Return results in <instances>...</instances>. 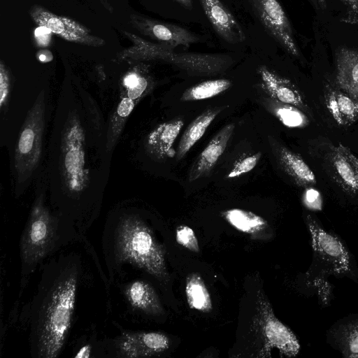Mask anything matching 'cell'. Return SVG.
<instances>
[{"label":"cell","instance_id":"1","mask_svg":"<svg viewBox=\"0 0 358 358\" xmlns=\"http://www.w3.org/2000/svg\"><path fill=\"white\" fill-rule=\"evenodd\" d=\"M110 316V284L86 234L43 260L1 325V343L15 334L29 358L65 356L71 342Z\"/></svg>","mask_w":358,"mask_h":358},{"label":"cell","instance_id":"2","mask_svg":"<svg viewBox=\"0 0 358 358\" xmlns=\"http://www.w3.org/2000/svg\"><path fill=\"white\" fill-rule=\"evenodd\" d=\"M101 250L109 283L130 272L147 274L162 283L169 280L166 246L136 208L122 206L109 213L102 229Z\"/></svg>","mask_w":358,"mask_h":358},{"label":"cell","instance_id":"3","mask_svg":"<svg viewBox=\"0 0 358 358\" xmlns=\"http://www.w3.org/2000/svg\"><path fill=\"white\" fill-rule=\"evenodd\" d=\"M81 234L47 205L43 194H38L20 240L19 292L24 289L43 260Z\"/></svg>","mask_w":358,"mask_h":358},{"label":"cell","instance_id":"4","mask_svg":"<svg viewBox=\"0 0 358 358\" xmlns=\"http://www.w3.org/2000/svg\"><path fill=\"white\" fill-rule=\"evenodd\" d=\"M312 250L310 264L304 273L311 277L347 278L358 282V264L352 252L337 234L326 228L312 212L303 215Z\"/></svg>","mask_w":358,"mask_h":358},{"label":"cell","instance_id":"5","mask_svg":"<svg viewBox=\"0 0 358 358\" xmlns=\"http://www.w3.org/2000/svg\"><path fill=\"white\" fill-rule=\"evenodd\" d=\"M138 274L127 273L109 283L110 317L125 327L157 317L164 312L157 291Z\"/></svg>","mask_w":358,"mask_h":358},{"label":"cell","instance_id":"6","mask_svg":"<svg viewBox=\"0 0 358 358\" xmlns=\"http://www.w3.org/2000/svg\"><path fill=\"white\" fill-rule=\"evenodd\" d=\"M170 345L169 338L161 331L131 329L109 316L100 329L95 358L150 357Z\"/></svg>","mask_w":358,"mask_h":358},{"label":"cell","instance_id":"7","mask_svg":"<svg viewBox=\"0 0 358 358\" xmlns=\"http://www.w3.org/2000/svg\"><path fill=\"white\" fill-rule=\"evenodd\" d=\"M133 45L121 52L124 59H159L180 69L197 73H214L226 67L231 62L227 55L177 52L174 48L164 43H153L131 33L124 32Z\"/></svg>","mask_w":358,"mask_h":358},{"label":"cell","instance_id":"8","mask_svg":"<svg viewBox=\"0 0 358 358\" xmlns=\"http://www.w3.org/2000/svg\"><path fill=\"white\" fill-rule=\"evenodd\" d=\"M45 93L38 95L29 109L19 134L14 155L17 181L25 182L38 166L44 130Z\"/></svg>","mask_w":358,"mask_h":358},{"label":"cell","instance_id":"9","mask_svg":"<svg viewBox=\"0 0 358 358\" xmlns=\"http://www.w3.org/2000/svg\"><path fill=\"white\" fill-rule=\"evenodd\" d=\"M253 326L263 343L259 357H270L273 349L278 350L281 357L289 358L300 352L301 346L297 336L275 317L268 301L259 293Z\"/></svg>","mask_w":358,"mask_h":358},{"label":"cell","instance_id":"10","mask_svg":"<svg viewBox=\"0 0 358 358\" xmlns=\"http://www.w3.org/2000/svg\"><path fill=\"white\" fill-rule=\"evenodd\" d=\"M34 22L68 41L93 47L103 45V39L94 36L87 27L70 18L55 15L47 9L34 6L29 11Z\"/></svg>","mask_w":358,"mask_h":358},{"label":"cell","instance_id":"11","mask_svg":"<svg viewBox=\"0 0 358 358\" xmlns=\"http://www.w3.org/2000/svg\"><path fill=\"white\" fill-rule=\"evenodd\" d=\"M259 17L266 30L294 57L299 50L289 21L278 0H253Z\"/></svg>","mask_w":358,"mask_h":358},{"label":"cell","instance_id":"12","mask_svg":"<svg viewBox=\"0 0 358 358\" xmlns=\"http://www.w3.org/2000/svg\"><path fill=\"white\" fill-rule=\"evenodd\" d=\"M329 158L336 182L353 201H358V158L341 143L331 148Z\"/></svg>","mask_w":358,"mask_h":358},{"label":"cell","instance_id":"13","mask_svg":"<svg viewBox=\"0 0 358 358\" xmlns=\"http://www.w3.org/2000/svg\"><path fill=\"white\" fill-rule=\"evenodd\" d=\"M131 23L142 34L176 48L178 45L189 47L199 41V38L189 30L178 25L152 20L141 16L131 15Z\"/></svg>","mask_w":358,"mask_h":358},{"label":"cell","instance_id":"14","mask_svg":"<svg viewBox=\"0 0 358 358\" xmlns=\"http://www.w3.org/2000/svg\"><path fill=\"white\" fill-rule=\"evenodd\" d=\"M325 340L343 358H358V312L334 322L326 332Z\"/></svg>","mask_w":358,"mask_h":358},{"label":"cell","instance_id":"15","mask_svg":"<svg viewBox=\"0 0 358 358\" xmlns=\"http://www.w3.org/2000/svg\"><path fill=\"white\" fill-rule=\"evenodd\" d=\"M212 26L224 41L238 43L245 36L238 22L220 0H199Z\"/></svg>","mask_w":358,"mask_h":358},{"label":"cell","instance_id":"16","mask_svg":"<svg viewBox=\"0 0 358 358\" xmlns=\"http://www.w3.org/2000/svg\"><path fill=\"white\" fill-rule=\"evenodd\" d=\"M258 73L262 87L271 98L293 105L304 113H309L303 96L289 80L280 76L265 66H261Z\"/></svg>","mask_w":358,"mask_h":358},{"label":"cell","instance_id":"17","mask_svg":"<svg viewBox=\"0 0 358 358\" xmlns=\"http://www.w3.org/2000/svg\"><path fill=\"white\" fill-rule=\"evenodd\" d=\"M234 128V124L224 126L209 141L190 169L188 178L189 182L206 177L210 173L224 153Z\"/></svg>","mask_w":358,"mask_h":358},{"label":"cell","instance_id":"18","mask_svg":"<svg viewBox=\"0 0 358 358\" xmlns=\"http://www.w3.org/2000/svg\"><path fill=\"white\" fill-rule=\"evenodd\" d=\"M325 104L333 119L340 126H350L358 120V100L343 90L328 87Z\"/></svg>","mask_w":358,"mask_h":358},{"label":"cell","instance_id":"19","mask_svg":"<svg viewBox=\"0 0 358 358\" xmlns=\"http://www.w3.org/2000/svg\"><path fill=\"white\" fill-rule=\"evenodd\" d=\"M336 64L338 87L358 100V51L342 48L337 53Z\"/></svg>","mask_w":358,"mask_h":358},{"label":"cell","instance_id":"20","mask_svg":"<svg viewBox=\"0 0 358 358\" xmlns=\"http://www.w3.org/2000/svg\"><path fill=\"white\" fill-rule=\"evenodd\" d=\"M275 150L281 167L297 185L306 188L316 184L315 173L300 155L282 145Z\"/></svg>","mask_w":358,"mask_h":358},{"label":"cell","instance_id":"21","mask_svg":"<svg viewBox=\"0 0 358 358\" xmlns=\"http://www.w3.org/2000/svg\"><path fill=\"white\" fill-rule=\"evenodd\" d=\"M184 125L180 119L159 124L148 136V145L158 157L172 158L176 155L173 144Z\"/></svg>","mask_w":358,"mask_h":358},{"label":"cell","instance_id":"22","mask_svg":"<svg viewBox=\"0 0 358 358\" xmlns=\"http://www.w3.org/2000/svg\"><path fill=\"white\" fill-rule=\"evenodd\" d=\"M221 108L209 109L196 117L187 127L179 142L176 159H182L191 148L201 138Z\"/></svg>","mask_w":358,"mask_h":358},{"label":"cell","instance_id":"23","mask_svg":"<svg viewBox=\"0 0 358 358\" xmlns=\"http://www.w3.org/2000/svg\"><path fill=\"white\" fill-rule=\"evenodd\" d=\"M185 295L189 306L203 313L212 310L210 294L201 277L197 273L189 275L185 283Z\"/></svg>","mask_w":358,"mask_h":358},{"label":"cell","instance_id":"24","mask_svg":"<svg viewBox=\"0 0 358 358\" xmlns=\"http://www.w3.org/2000/svg\"><path fill=\"white\" fill-rule=\"evenodd\" d=\"M224 220L237 230L255 234L266 229V221L257 214L240 208H231L222 213Z\"/></svg>","mask_w":358,"mask_h":358},{"label":"cell","instance_id":"25","mask_svg":"<svg viewBox=\"0 0 358 358\" xmlns=\"http://www.w3.org/2000/svg\"><path fill=\"white\" fill-rule=\"evenodd\" d=\"M101 327L93 325L79 334L70 344L66 357L95 358Z\"/></svg>","mask_w":358,"mask_h":358},{"label":"cell","instance_id":"26","mask_svg":"<svg viewBox=\"0 0 358 358\" xmlns=\"http://www.w3.org/2000/svg\"><path fill=\"white\" fill-rule=\"evenodd\" d=\"M270 112L285 127L301 129L309 124L306 114L299 108L288 103L280 102L273 98L268 101Z\"/></svg>","mask_w":358,"mask_h":358},{"label":"cell","instance_id":"27","mask_svg":"<svg viewBox=\"0 0 358 358\" xmlns=\"http://www.w3.org/2000/svg\"><path fill=\"white\" fill-rule=\"evenodd\" d=\"M231 85L227 79L209 80L187 89L181 96L182 101H201L216 96L227 90Z\"/></svg>","mask_w":358,"mask_h":358},{"label":"cell","instance_id":"28","mask_svg":"<svg viewBox=\"0 0 358 358\" xmlns=\"http://www.w3.org/2000/svg\"><path fill=\"white\" fill-rule=\"evenodd\" d=\"M300 282L302 289L308 296H315L320 305L328 307L331 305L334 296V287L328 278L311 277L304 273L301 275Z\"/></svg>","mask_w":358,"mask_h":358},{"label":"cell","instance_id":"29","mask_svg":"<svg viewBox=\"0 0 358 358\" xmlns=\"http://www.w3.org/2000/svg\"><path fill=\"white\" fill-rule=\"evenodd\" d=\"M134 107V100L128 96H124L114 113L108 129L107 148L111 150L121 133L125 120Z\"/></svg>","mask_w":358,"mask_h":358},{"label":"cell","instance_id":"30","mask_svg":"<svg viewBox=\"0 0 358 358\" xmlns=\"http://www.w3.org/2000/svg\"><path fill=\"white\" fill-rule=\"evenodd\" d=\"M127 96L131 99L140 98L148 86V79L139 73H129L123 80Z\"/></svg>","mask_w":358,"mask_h":358},{"label":"cell","instance_id":"31","mask_svg":"<svg viewBox=\"0 0 358 358\" xmlns=\"http://www.w3.org/2000/svg\"><path fill=\"white\" fill-rule=\"evenodd\" d=\"M262 157L261 152L248 155L237 161L227 174V179L240 177L251 171L258 164Z\"/></svg>","mask_w":358,"mask_h":358},{"label":"cell","instance_id":"32","mask_svg":"<svg viewBox=\"0 0 358 358\" xmlns=\"http://www.w3.org/2000/svg\"><path fill=\"white\" fill-rule=\"evenodd\" d=\"M176 238L177 243L182 247L194 252H199L198 239L192 228L180 225L176 228Z\"/></svg>","mask_w":358,"mask_h":358},{"label":"cell","instance_id":"33","mask_svg":"<svg viewBox=\"0 0 358 358\" xmlns=\"http://www.w3.org/2000/svg\"><path fill=\"white\" fill-rule=\"evenodd\" d=\"M10 92V75L1 61L0 64V107L3 109L6 107Z\"/></svg>","mask_w":358,"mask_h":358},{"label":"cell","instance_id":"34","mask_svg":"<svg viewBox=\"0 0 358 358\" xmlns=\"http://www.w3.org/2000/svg\"><path fill=\"white\" fill-rule=\"evenodd\" d=\"M303 200L308 208H319L322 204V197L320 192L313 187L305 188Z\"/></svg>","mask_w":358,"mask_h":358},{"label":"cell","instance_id":"35","mask_svg":"<svg viewBox=\"0 0 358 358\" xmlns=\"http://www.w3.org/2000/svg\"><path fill=\"white\" fill-rule=\"evenodd\" d=\"M347 7V15L343 21L358 24V0H341Z\"/></svg>","mask_w":358,"mask_h":358},{"label":"cell","instance_id":"36","mask_svg":"<svg viewBox=\"0 0 358 358\" xmlns=\"http://www.w3.org/2000/svg\"><path fill=\"white\" fill-rule=\"evenodd\" d=\"M37 57L42 62H48L52 60V55L48 50H42L38 52Z\"/></svg>","mask_w":358,"mask_h":358},{"label":"cell","instance_id":"37","mask_svg":"<svg viewBox=\"0 0 358 358\" xmlns=\"http://www.w3.org/2000/svg\"><path fill=\"white\" fill-rule=\"evenodd\" d=\"M186 8L191 9L192 7V0H176Z\"/></svg>","mask_w":358,"mask_h":358},{"label":"cell","instance_id":"38","mask_svg":"<svg viewBox=\"0 0 358 358\" xmlns=\"http://www.w3.org/2000/svg\"><path fill=\"white\" fill-rule=\"evenodd\" d=\"M318 4L320 5L321 7L325 8L327 5V0H317Z\"/></svg>","mask_w":358,"mask_h":358},{"label":"cell","instance_id":"39","mask_svg":"<svg viewBox=\"0 0 358 358\" xmlns=\"http://www.w3.org/2000/svg\"><path fill=\"white\" fill-rule=\"evenodd\" d=\"M99 1H101V3H103L104 5H108L107 3H106L104 2V1H103V0H99Z\"/></svg>","mask_w":358,"mask_h":358}]
</instances>
